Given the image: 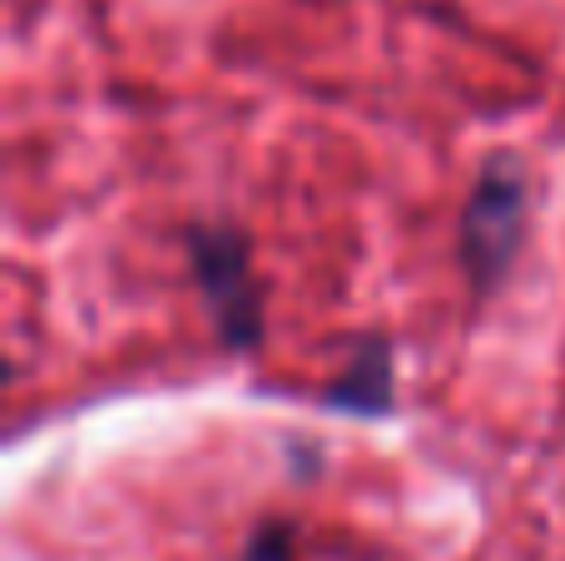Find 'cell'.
<instances>
[{
	"mask_svg": "<svg viewBox=\"0 0 565 561\" xmlns=\"http://www.w3.org/2000/svg\"><path fill=\"white\" fill-rule=\"evenodd\" d=\"M531 224V174L516 155H491L471 184L467 214H461V268L471 288L491 294L511 274L521 239Z\"/></svg>",
	"mask_w": 565,
	"mask_h": 561,
	"instance_id": "obj_1",
	"label": "cell"
},
{
	"mask_svg": "<svg viewBox=\"0 0 565 561\" xmlns=\"http://www.w3.org/2000/svg\"><path fill=\"white\" fill-rule=\"evenodd\" d=\"M189 264H194L199 294H204L218 338L234 353H254L264 343V284L254 274L248 234L234 224H194L189 229Z\"/></svg>",
	"mask_w": 565,
	"mask_h": 561,
	"instance_id": "obj_2",
	"label": "cell"
},
{
	"mask_svg": "<svg viewBox=\"0 0 565 561\" xmlns=\"http://www.w3.org/2000/svg\"><path fill=\"white\" fill-rule=\"evenodd\" d=\"M328 403L358 407V413H382V407L392 403V353L382 338H367V343L352 353V363L342 368V378H332Z\"/></svg>",
	"mask_w": 565,
	"mask_h": 561,
	"instance_id": "obj_3",
	"label": "cell"
},
{
	"mask_svg": "<svg viewBox=\"0 0 565 561\" xmlns=\"http://www.w3.org/2000/svg\"><path fill=\"white\" fill-rule=\"evenodd\" d=\"M238 561H298V532H292V522H282V517L258 522L254 532H248Z\"/></svg>",
	"mask_w": 565,
	"mask_h": 561,
	"instance_id": "obj_4",
	"label": "cell"
}]
</instances>
